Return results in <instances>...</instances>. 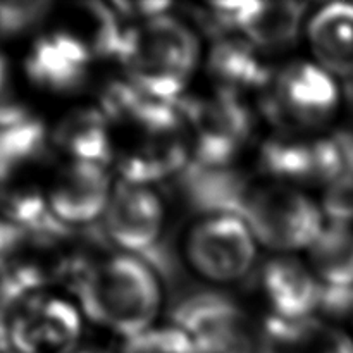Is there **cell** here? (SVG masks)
<instances>
[{
    "instance_id": "6da1fadb",
    "label": "cell",
    "mask_w": 353,
    "mask_h": 353,
    "mask_svg": "<svg viewBox=\"0 0 353 353\" xmlns=\"http://www.w3.org/2000/svg\"><path fill=\"white\" fill-rule=\"evenodd\" d=\"M72 286L83 314L124 341L154 327L161 286L141 257L119 254L90 262Z\"/></svg>"
},
{
    "instance_id": "7a4b0ae2",
    "label": "cell",
    "mask_w": 353,
    "mask_h": 353,
    "mask_svg": "<svg viewBox=\"0 0 353 353\" xmlns=\"http://www.w3.org/2000/svg\"><path fill=\"white\" fill-rule=\"evenodd\" d=\"M117 59L145 97L176 102L199 64V40L181 21L162 14L128 28Z\"/></svg>"
},
{
    "instance_id": "3957f363",
    "label": "cell",
    "mask_w": 353,
    "mask_h": 353,
    "mask_svg": "<svg viewBox=\"0 0 353 353\" xmlns=\"http://www.w3.org/2000/svg\"><path fill=\"white\" fill-rule=\"evenodd\" d=\"M238 216L257 243L279 252L309 248L324 230V214L296 186L248 185Z\"/></svg>"
},
{
    "instance_id": "277c9868",
    "label": "cell",
    "mask_w": 353,
    "mask_h": 353,
    "mask_svg": "<svg viewBox=\"0 0 353 353\" xmlns=\"http://www.w3.org/2000/svg\"><path fill=\"white\" fill-rule=\"evenodd\" d=\"M262 92V107L283 133L321 126L340 105L334 78L312 62H293L272 72Z\"/></svg>"
},
{
    "instance_id": "5b68a950",
    "label": "cell",
    "mask_w": 353,
    "mask_h": 353,
    "mask_svg": "<svg viewBox=\"0 0 353 353\" xmlns=\"http://www.w3.org/2000/svg\"><path fill=\"white\" fill-rule=\"evenodd\" d=\"M188 133L195 162L207 168H228L250 137L252 117L241 99L216 88L203 97L176 100Z\"/></svg>"
},
{
    "instance_id": "8992f818",
    "label": "cell",
    "mask_w": 353,
    "mask_h": 353,
    "mask_svg": "<svg viewBox=\"0 0 353 353\" xmlns=\"http://www.w3.org/2000/svg\"><path fill=\"white\" fill-rule=\"evenodd\" d=\"M186 254L202 278L224 285L248 274L257 255V240L240 216L209 214L190 233Z\"/></svg>"
},
{
    "instance_id": "52a82bcc",
    "label": "cell",
    "mask_w": 353,
    "mask_h": 353,
    "mask_svg": "<svg viewBox=\"0 0 353 353\" xmlns=\"http://www.w3.org/2000/svg\"><path fill=\"white\" fill-rule=\"evenodd\" d=\"M174 323L192 338L196 353H269L262 350L247 314L221 295L183 300Z\"/></svg>"
},
{
    "instance_id": "ba28073f",
    "label": "cell",
    "mask_w": 353,
    "mask_h": 353,
    "mask_svg": "<svg viewBox=\"0 0 353 353\" xmlns=\"http://www.w3.org/2000/svg\"><path fill=\"white\" fill-rule=\"evenodd\" d=\"M81 334L79 310L68 300L34 293L12 321L9 347L16 353H68Z\"/></svg>"
},
{
    "instance_id": "9c48e42d",
    "label": "cell",
    "mask_w": 353,
    "mask_h": 353,
    "mask_svg": "<svg viewBox=\"0 0 353 353\" xmlns=\"http://www.w3.org/2000/svg\"><path fill=\"white\" fill-rule=\"evenodd\" d=\"M102 219L109 240L126 254L140 257L157 247L164 205L148 185L123 181L114 188Z\"/></svg>"
},
{
    "instance_id": "30bf717a",
    "label": "cell",
    "mask_w": 353,
    "mask_h": 353,
    "mask_svg": "<svg viewBox=\"0 0 353 353\" xmlns=\"http://www.w3.org/2000/svg\"><path fill=\"white\" fill-rule=\"evenodd\" d=\"M305 9L302 2H221L210 6V16L240 30L259 50H279L296 40Z\"/></svg>"
},
{
    "instance_id": "8fae6325",
    "label": "cell",
    "mask_w": 353,
    "mask_h": 353,
    "mask_svg": "<svg viewBox=\"0 0 353 353\" xmlns=\"http://www.w3.org/2000/svg\"><path fill=\"white\" fill-rule=\"evenodd\" d=\"M105 165L69 161L47 193L48 207L64 226H85L105 214L112 196Z\"/></svg>"
},
{
    "instance_id": "7c38bea8",
    "label": "cell",
    "mask_w": 353,
    "mask_h": 353,
    "mask_svg": "<svg viewBox=\"0 0 353 353\" xmlns=\"http://www.w3.org/2000/svg\"><path fill=\"white\" fill-rule=\"evenodd\" d=\"M92 62V54L79 41L55 28L31 45L24 59V71L38 88L68 93L86 81Z\"/></svg>"
},
{
    "instance_id": "4fadbf2b",
    "label": "cell",
    "mask_w": 353,
    "mask_h": 353,
    "mask_svg": "<svg viewBox=\"0 0 353 353\" xmlns=\"http://www.w3.org/2000/svg\"><path fill=\"white\" fill-rule=\"evenodd\" d=\"M262 290L272 310V319L303 321L323 305L324 288L310 265L293 257H278L262 272Z\"/></svg>"
},
{
    "instance_id": "5bb4252c",
    "label": "cell",
    "mask_w": 353,
    "mask_h": 353,
    "mask_svg": "<svg viewBox=\"0 0 353 353\" xmlns=\"http://www.w3.org/2000/svg\"><path fill=\"white\" fill-rule=\"evenodd\" d=\"M316 64L333 78L353 81V3H330L307 24Z\"/></svg>"
},
{
    "instance_id": "9a60e30c",
    "label": "cell",
    "mask_w": 353,
    "mask_h": 353,
    "mask_svg": "<svg viewBox=\"0 0 353 353\" xmlns=\"http://www.w3.org/2000/svg\"><path fill=\"white\" fill-rule=\"evenodd\" d=\"M52 140L69 161L105 165L114 155L110 123L100 109H76L55 128Z\"/></svg>"
},
{
    "instance_id": "2e32d148",
    "label": "cell",
    "mask_w": 353,
    "mask_h": 353,
    "mask_svg": "<svg viewBox=\"0 0 353 353\" xmlns=\"http://www.w3.org/2000/svg\"><path fill=\"white\" fill-rule=\"evenodd\" d=\"M209 69L217 88L240 97L245 90L261 88L271 79L272 72L262 64L259 48L245 38H223L214 45Z\"/></svg>"
},
{
    "instance_id": "e0dca14e",
    "label": "cell",
    "mask_w": 353,
    "mask_h": 353,
    "mask_svg": "<svg viewBox=\"0 0 353 353\" xmlns=\"http://www.w3.org/2000/svg\"><path fill=\"white\" fill-rule=\"evenodd\" d=\"M268 341L271 353H353L350 334L316 317L295 323L271 317Z\"/></svg>"
},
{
    "instance_id": "ac0fdd59",
    "label": "cell",
    "mask_w": 353,
    "mask_h": 353,
    "mask_svg": "<svg viewBox=\"0 0 353 353\" xmlns=\"http://www.w3.org/2000/svg\"><path fill=\"white\" fill-rule=\"evenodd\" d=\"M64 17L59 30L79 41L93 59L119 57L126 30L121 28L119 14L110 7L99 2L72 3Z\"/></svg>"
},
{
    "instance_id": "d6986e66",
    "label": "cell",
    "mask_w": 353,
    "mask_h": 353,
    "mask_svg": "<svg viewBox=\"0 0 353 353\" xmlns=\"http://www.w3.org/2000/svg\"><path fill=\"white\" fill-rule=\"evenodd\" d=\"M310 269L324 290H353V230L330 223L309 247Z\"/></svg>"
},
{
    "instance_id": "ffe728a7",
    "label": "cell",
    "mask_w": 353,
    "mask_h": 353,
    "mask_svg": "<svg viewBox=\"0 0 353 353\" xmlns=\"http://www.w3.org/2000/svg\"><path fill=\"white\" fill-rule=\"evenodd\" d=\"M47 148V130L38 119L0 128V192L37 164Z\"/></svg>"
},
{
    "instance_id": "44dd1931",
    "label": "cell",
    "mask_w": 353,
    "mask_h": 353,
    "mask_svg": "<svg viewBox=\"0 0 353 353\" xmlns=\"http://www.w3.org/2000/svg\"><path fill=\"white\" fill-rule=\"evenodd\" d=\"M123 353H196L192 338L178 326L150 327L124 341Z\"/></svg>"
},
{
    "instance_id": "7402d4cb",
    "label": "cell",
    "mask_w": 353,
    "mask_h": 353,
    "mask_svg": "<svg viewBox=\"0 0 353 353\" xmlns=\"http://www.w3.org/2000/svg\"><path fill=\"white\" fill-rule=\"evenodd\" d=\"M52 3L38 0L0 2V37H17L33 30L48 16Z\"/></svg>"
},
{
    "instance_id": "603a6c76",
    "label": "cell",
    "mask_w": 353,
    "mask_h": 353,
    "mask_svg": "<svg viewBox=\"0 0 353 353\" xmlns=\"http://www.w3.org/2000/svg\"><path fill=\"white\" fill-rule=\"evenodd\" d=\"M31 117L33 116L14 90L7 59L0 54V128L24 123Z\"/></svg>"
},
{
    "instance_id": "cb8c5ba5",
    "label": "cell",
    "mask_w": 353,
    "mask_h": 353,
    "mask_svg": "<svg viewBox=\"0 0 353 353\" xmlns=\"http://www.w3.org/2000/svg\"><path fill=\"white\" fill-rule=\"evenodd\" d=\"M28 233L0 217V276L12 271L26 250Z\"/></svg>"
},
{
    "instance_id": "d4e9b609",
    "label": "cell",
    "mask_w": 353,
    "mask_h": 353,
    "mask_svg": "<svg viewBox=\"0 0 353 353\" xmlns=\"http://www.w3.org/2000/svg\"><path fill=\"white\" fill-rule=\"evenodd\" d=\"M347 97H348V100H350V105H352V110H353V81H350V88H348Z\"/></svg>"
},
{
    "instance_id": "484cf974",
    "label": "cell",
    "mask_w": 353,
    "mask_h": 353,
    "mask_svg": "<svg viewBox=\"0 0 353 353\" xmlns=\"http://www.w3.org/2000/svg\"><path fill=\"white\" fill-rule=\"evenodd\" d=\"M350 319H352V323H353V305H352V312H350Z\"/></svg>"
},
{
    "instance_id": "4316f807",
    "label": "cell",
    "mask_w": 353,
    "mask_h": 353,
    "mask_svg": "<svg viewBox=\"0 0 353 353\" xmlns=\"http://www.w3.org/2000/svg\"><path fill=\"white\" fill-rule=\"evenodd\" d=\"M76 353H99V352H76Z\"/></svg>"
}]
</instances>
